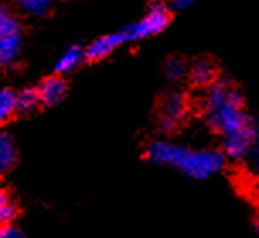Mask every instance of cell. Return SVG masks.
I'll use <instances>...</instances> for the list:
<instances>
[{
	"mask_svg": "<svg viewBox=\"0 0 259 238\" xmlns=\"http://www.w3.org/2000/svg\"><path fill=\"white\" fill-rule=\"evenodd\" d=\"M150 162L159 165L179 168L193 178H208L220 172L225 165V157L217 150H191L170 141H154L147 148Z\"/></svg>",
	"mask_w": 259,
	"mask_h": 238,
	"instance_id": "obj_1",
	"label": "cell"
},
{
	"mask_svg": "<svg viewBox=\"0 0 259 238\" xmlns=\"http://www.w3.org/2000/svg\"><path fill=\"white\" fill-rule=\"evenodd\" d=\"M244 95L239 87L229 80L215 82L205 97L206 123L222 135H232L247 126H252L251 119L242 109Z\"/></svg>",
	"mask_w": 259,
	"mask_h": 238,
	"instance_id": "obj_2",
	"label": "cell"
},
{
	"mask_svg": "<svg viewBox=\"0 0 259 238\" xmlns=\"http://www.w3.org/2000/svg\"><path fill=\"white\" fill-rule=\"evenodd\" d=\"M170 21L169 11L164 4H152L149 12L142 17L140 21L135 22V24L124 27L123 31H119L124 39L126 41H138L143 38H149V36H154L160 31H164L167 27Z\"/></svg>",
	"mask_w": 259,
	"mask_h": 238,
	"instance_id": "obj_3",
	"label": "cell"
},
{
	"mask_svg": "<svg viewBox=\"0 0 259 238\" xmlns=\"http://www.w3.org/2000/svg\"><path fill=\"white\" fill-rule=\"evenodd\" d=\"M188 99L179 90H170L162 97L159 106V128L162 133H172L188 116Z\"/></svg>",
	"mask_w": 259,
	"mask_h": 238,
	"instance_id": "obj_4",
	"label": "cell"
},
{
	"mask_svg": "<svg viewBox=\"0 0 259 238\" xmlns=\"http://www.w3.org/2000/svg\"><path fill=\"white\" fill-rule=\"evenodd\" d=\"M256 145V126H247L232 135L224 136L222 153L230 160H240L251 152Z\"/></svg>",
	"mask_w": 259,
	"mask_h": 238,
	"instance_id": "obj_5",
	"label": "cell"
},
{
	"mask_svg": "<svg viewBox=\"0 0 259 238\" xmlns=\"http://www.w3.org/2000/svg\"><path fill=\"white\" fill-rule=\"evenodd\" d=\"M188 75L196 87H211L217 82V67L206 58H198L188 68Z\"/></svg>",
	"mask_w": 259,
	"mask_h": 238,
	"instance_id": "obj_6",
	"label": "cell"
},
{
	"mask_svg": "<svg viewBox=\"0 0 259 238\" xmlns=\"http://www.w3.org/2000/svg\"><path fill=\"white\" fill-rule=\"evenodd\" d=\"M124 39L121 33H114V34H108V36H103V38L96 39L94 43L89 44V48L85 49V58L87 60H92V62H96V60H101L104 56H108L116 49L119 44H123Z\"/></svg>",
	"mask_w": 259,
	"mask_h": 238,
	"instance_id": "obj_7",
	"label": "cell"
},
{
	"mask_svg": "<svg viewBox=\"0 0 259 238\" xmlns=\"http://www.w3.org/2000/svg\"><path fill=\"white\" fill-rule=\"evenodd\" d=\"M65 92H67V84L60 77H50V79L43 80L38 87L39 100L45 106H53L58 104L63 99Z\"/></svg>",
	"mask_w": 259,
	"mask_h": 238,
	"instance_id": "obj_8",
	"label": "cell"
},
{
	"mask_svg": "<svg viewBox=\"0 0 259 238\" xmlns=\"http://www.w3.org/2000/svg\"><path fill=\"white\" fill-rule=\"evenodd\" d=\"M21 53V38L19 36H9L0 38V68H7L14 65Z\"/></svg>",
	"mask_w": 259,
	"mask_h": 238,
	"instance_id": "obj_9",
	"label": "cell"
},
{
	"mask_svg": "<svg viewBox=\"0 0 259 238\" xmlns=\"http://www.w3.org/2000/svg\"><path fill=\"white\" fill-rule=\"evenodd\" d=\"M16 145L7 133H0V173L11 170L16 163Z\"/></svg>",
	"mask_w": 259,
	"mask_h": 238,
	"instance_id": "obj_10",
	"label": "cell"
},
{
	"mask_svg": "<svg viewBox=\"0 0 259 238\" xmlns=\"http://www.w3.org/2000/svg\"><path fill=\"white\" fill-rule=\"evenodd\" d=\"M84 56H85V51H82V48L70 46L62 56H60L55 70H57V73H70L72 70H75V68L80 65Z\"/></svg>",
	"mask_w": 259,
	"mask_h": 238,
	"instance_id": "obj_11",
	"label": "cell"
},
{
	"mask_svg": "<svg viewBox=\"0 0 259 238\" xmlns=\"http://www.w3.org/2000/svg\"><path fill=\"white\" fill-rule=\"evenodd\" d=\"M17 111V94L11 89L0 90V126L7 123Z\"/></svg>",
	"mask_w": 259,
	"mask_h": 238,
	"instance_id": "obj_12",
	"label": "cell"
},
{
	"mask_svg": "<svg viewBox=\"0 0 259 238\" xmlns=\"http://www.w3.org/2000/svg\"><path fill=\"white\" fill-rule=\"evenodd\" d=\"M41 104L38 89H24L17 94V111L32 112Z\"/></svg>",
	"mask_w": 259,
	"mask_h": 238,
	"instance_id": "obj_13",
	"label": "cell"
},
{
	"mask_svg": "<svg viewBox=\"0 0 259 238\" xmlns=\"http://www.w3.org/2000/svg\"><path fill=\"white\" fill-rule=\"evenodd\" d=\"M19 36V21L6 7L0 6V38Z\"/></svg>",
	"mask_w": 259,
	"mask_h": 238,
	"instance_id": "obj_14",
	"label": "cell"
},
{
	"mask_svg": "<svg viewBox=\"0 0 259 238\" xmlns=\"http://www.w3.org/2000/svg\"><path fill=\"white\" fill-rule=\"evenodd\" d=\"M164 72L169 80L179 82L188 75V67L181 58H170V60H167V63H165Z\"/></svg>",
	"mask_w": 259,
	"mask_h": 238,
	"instance_id": "obj_15",
	"label": "cell"
},
{
	"mask_svg": "<svg viewBox=\"0 0 259 238\" xmlns=\"http://www.w3.org/2000/svg\"><path fill=\"white\" fill-rule=\"evenodd\" d=\"M21 11L32 17H41L50 11V2L46 0H22Z\"/></svg>",
	"mask_w": 259,
	"mask_h": 238,
	"instance_id": "obj_16",
	"label": "cell"
},
{
	"mask_svg": "<svg viewBox=\"0 0 259 238\" xmlns=\"http://www.w3.org/2000/svg\"><path fill=\"white\" fill-rule=\"evenodd\" d=\"M17 209L16 206H12L11 203H7L0 208V225H12V219L16 218Z\"/></svg>",
	"mask_w": 259,
	"mask_h": 238,
	"instance_id": "obj_17",
	"label": "cell"
},
{
	"mask_svg": "<svg viewBox=\"0 0 259 238\" xmlns=\"http://www.w3.org/2000/svg\"><path fill=\"white\" fill-rule=\"evenodd\" d=\"M0 238H24V235L14 225H0Z\"/></svg>",
	"mask_w": 259,
	"mask_h": 238,
	"instance_id": "obj_18",
	"label": "cell"
},
{
	"mask_svg": "<svg viewBox=\"0 0 259 238\" xmlns=\"http://www.w3.org/2000/svg\"><path fill=\"white\" fill-rule=\"evenodd\" d=\"M252 170L256 173V177L259 178V126L256 128V145H254V152H252Z\"/></svg>",
	"mask_w": 259,
	"mask_h": 238,
	"instance_id": "obj_19",
	"label": "cell"
},
{
	"mask_svg": "<svg viewBox=\"0 0 259 238\" xmlns=\"http://www.w3.org/2000/svg\"><path fill=\"white\" fill-rule=\"evenodd\" d=\"M191 6H193V0H176V2H172V9H176V11H184V9Z\"/></svg>",
	"mask_w": 259,
	"mask_h": 238,
	"instance_id": "obj_20",
	"label": "cell"
},
{
	"mask_svg": "<svg viewBox=\"0 0 259 238\" xmlns=\"http://www.w3.org/2000/svg\"><path fill=\"white\" fill-rule=\"evenodd\" d=\"M6 203H7V196H6V192L0 189V208H2V206L6 204Z\"/></svg>",
	"mask_w": 259,
	"mask_h": 238,
	"instance_id": "obj_21",
	"label": "cell"
},
{
	"mask_svg": "<svg viewBox=\"0 0 259 238\" xmlns=\"http://www.w3.org/2000/svg\"><path fill=\"white\" fill-rule=\"evenodd\" d=\"M254 228H256V231H257V235H259V216L256 219V223H254Z\"/></svg>",
	"mask_w": 259,
	"mask_h": 238,
	"instance_id": "obj_22",
	"label": "cell"
}]
</instances>
